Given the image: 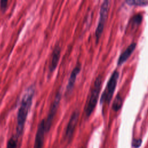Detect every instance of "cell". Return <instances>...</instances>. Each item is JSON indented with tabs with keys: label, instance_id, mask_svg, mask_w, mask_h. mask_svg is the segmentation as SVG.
Wrapping results in <instances>:
<instances>
[{
	"label": "cell",
	"instance_id": "6da1fadb",
	"mask_svg": "<svg viewBox=\"0 0 148 148\" xmlns=\"http://www.w3.org/2000/svg\"><path fill=\"white\" fill-rule=\"evenodd\" d=\"M35 93V87L30 86L25 90L17 114V136L18 137L22 133L25 122L32 102L33 97Z\"/></svg>",
	"mask_w": 148,
	"mask_h": 148
},
{
	"label": "cell",
	"instance_id": "7a4b0ae2",
	"mask_svg": "<svg viewBox=\"0 0 148 148\" xmlns=\"http://www.w3.org/2000/svg\"><path fill=\"white\" fill-rule=\"evenodd\" d=\"M101 84H102V77L101 75H99L96 78L94 82V86L91 90L88 101L85 107L84 111H85L86 116L87 117H88L91 115V114L92 113L94 109L96 106L99 92L101 90Z\"/></svg>",
	"mask_w": 148,
	"mask_h": 148
},
{
	"label": "cell",
	"instance_id": "3957f363",
	"mask_svg": "<svg viewBox=\"0 0 148 148\" xmlns=\"http://www.w3.org/2000/svg\"><path fill=\"white\" fill-rule=\"evenodd\" d=\"M119 77V72L117 70H114L110 77L106 88L102 94L100 99L101 103H103L104 102L107 103H110L115 91Z\"/></svg>",
	"mask_w": 148,
	"mask_h": 148
},
{
	"label": "cell",
	"instance_id": "277c9868",
	"mask_svg": "<svg viewBox=\"0 0 148 148\" xmlns=\"http://www.w3.org/2000/svg\"><path fill=\"white\" fill-rule=\"evenodd\" d=\"M110 3V1H104L101 5L99 12V18L95 29V38L97 42H98L103 32L105 24L108 15Z\"/></svg>",
	"mask_w": 148,
	"mask_h": 148
},
{
	"label": "cell",
	"instance_id": "5b68a950",
	"mask_svg": "<svg viewBox=\"0 0 148 148\" xmlns=\"http://www.w3.org/2000/svg\"><path fill=\"white\" fill-rule=\"evenodd\" d=\"M61 94L60 92H58L57 94L54 99V101L50 108V110L49 112V114L47 117V119H45V127H46V132H47L49 131L51 127L52 121L53 120V118L56 114L57 108L58 107V105L61 99Z\"/></svg>",
	"mask_w": 148,
	"mask_h": 148
},
{
	"label": "cell",
	"instance_id": "8992f818",
	"mask_svg": "<svg viewBox=\"0 0 148 148\" xmlns=\"http://www.w3.org/2000/svg\"><path fill=\"white\" fill-rule=\"evenodd\" d=\"M46 132L45 127V119H43L39 123L36 131L34 148H42L45 134Z\"/></svg>",
	"mask_w": 148,
	"mask_h": 148
},
{
	"label": "cell",
	"instance_id": "52a82bcc",
	"mask_svg": "<svg viewBox=\"0 0 148 148\" xmlns=\"http://www.w3.org/2000/svg\"><path fill=\"white\" fill-rule=\"evenodd\" d=\"M79 112L77 110H75L71 116V118L67 124L65 131V136L68 139H71L73 135L75 127L79 119Z\"/></svg>",
	"mask_w": 148,
	"mask_h": 148
},
{
	"label": "cell",
	"instance_id": "ba28073f",
	"mask_svg": "<svg viewBox=\"0 0 148 148\" xmlns=\"http://www.w3.org/2000/svg\"><path fill=\"white\" fill-rule=\"evenodd\" d=\"M136 46V43L135 42L131 43L127 47V49L120 55L117 61L118 65H121L124 62L127 61V60L130 57V56L131 55V54L133 53V51L135 49Z\"/></svg>",
	"mask_w": 148,
	"mask_h": 148
},
{
	"label": "cell",
	"instance_id": "9c48e42d",
	"mask_svg": "<svg viewBox=\"0 0 148 148\" xmlns=\"http://www.w3.org/2000/svg\"><path fill=\"white\" fill-rule=\"evenodd\" d=\"M80 70H81V65L80 64H77L75 66V67L73 69L71 73V75L69 77V79L68 81V84L66 86V91L68 92L72 90L73 87L75 84L77 76L79 73Z\"/></svg>",
	"mask_w": 148,
	"mask_h": 148
},
{
	"label": "cell",
	"instance_id": "30bf717a",
	"mask_svg": "<svg viewBox=\"0 0 148 148\" xmlns=\"http://www.w3.org/2000/svg\"><path fill=\"white\" fill-rule=\"evenodd\" d=\"M60 53H61L60 46L59 45L56 46L53 51L50 64L49 66V71L50 72L54 71L56 68L58 63L60 57Z\"/></svg>",
	"mask_w": 148,
	"mask_h": 148
},
{
	"label": "cell",
	"instance_id": "8fae6325",
	"mask_svg": "<svg viewBox=\"0 0 148 148\" xmlns=\"http://www.w3.org/2000/svg\"><path fill=\"white\" fill-rule=\"evenodd\" d=\"M122 105H123V99L119 94H117L113 102L112 109L115 112H117L121 109Z\"/></svg>",
	"mask_w": 148,
	"mask_h": 148
},
{
	"label": "cell",
	"instance_id": "7c38bea8",
	"mask_svg": "<svg viewBox=\"0 0 148 148\" xmlns=\"http://www.w3.org/2000/svg\"><path fill=\"white\" fill-rule=\"evenodd\" d=\"M125 3L130 6H146L148 4V1L146 0H128Z\"/></svg>",
	"mask_w": 148,
	"mask_h": 148
},
{
	"label": "cell",
	"instance_id": "4fadbf2b",
	"mask_svg": "<svg viewBox=\"0 0 148 148\" xmlns=\"http://www.w3.org/2000/svg\"><path fill=\"white\" fill-rule=\"evenodd\" d=\"M142 21V16L140 14H136L134 15L131 19L130 23L134 26L139 25Z\"/></svg>",
	"mask_w": 148,
	"mask_h": 148
},
{
	"label": "cell",
	"instance_id": "5bb4252c",
	"mask_svg": "<svg viewBox=\"0 0 148 148\" xmlns=\"http://www.w3.org/2000/svg\"><path fill=\"white\" fill-rule=\"evenodd\" d=\"M16 147H17V139L16 137H12L8 140L6 148H16Z\"/></svg>",
	"mask_w": 148,
	"mask_h": 148
},
{
	"label": "cell",
	"instance_id": "9a60e30c",
	"mask_svg": "<svg viewBox=\"0 0 148 148\" xmlns=\"http://www.w3.org/2000/svg\"><path fill=\"white\" fill-rule=\"evenodd\" d=\"M142 139H134L132 142V146L135 148H138L140 147L142 144Z\"/></svg>",
	"mask_w": 148,
	"mask_h": 148
},
{
	"label": "cell",
	"instance_id": "2e32d148",
	"mask_svg": "<svg viewBox=\"0 0 148 148\" xmlns=\"http://www.w3.org/2000/svg\"><path fill=\"white\" fill-rule=\"evenodd\" d=\"M0 3H1V9H5L6 8L8 1H1L0 2Z\"/></svg>",
	"mask_w": 148,
	"mask_h": 148
}]
</instances>
